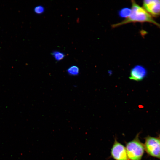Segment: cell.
<instances>
[{
	"label": "cell",
	"instance_id": "cell-1",
	"mask_svg": "<svg viewBox=\"0 0 160 160\" xmlns=\"http://www.w3.org/2000/svg\"><path fill=\"white\" fill-rule=\"evenodd\" d=\"M132 3L131 11L129 16L122 21L113 25L112 27H116L132 22H148L153 23L160 28V24L155 21L143 7L134 1H132Z\"/></svg>",
	"mask_w": 160,
	"mask_h": 160
},
{
	"label": "cell",
	"instance_id": "cell-2",
	"mask_svg": "<svg viewBox=\"0 0 160 160\" xmlns=\"http://www.w3.org/2000/svg\"><path fill=\"white\" fill-rule=\"evenodd\" d=\"M139 133L132 140L126 143V149L129 160H141L144 152V145L139 139Z\"/></svg>",
	"mask_w": 160,
	"mask_h": 160
},
{
	"label": "cell",
	"instance_id": "cell-3",
	"mask_svg": "<svg viewBox=\"0 0 160 160\" xmlns=\"http://www.w3.org/2000/svg\"><path fill=\"white\" fill-rule=\"evenodd\" d=\"M145 150L150 156L160 160V140L159 138L148 136L145 138Z\"/></svg>",
	"mask_w": 160,
	"mask_h": 160
},
{
	"label": "cell",
	"instance_id": "cell-4",
	"mask_svg": "<svg viewBox=\"0 0 160 160\" xmlns=\"http://www.w3.org/2000/svg\"><path fill=\"white\" fill-rule=\"evenodd\" d=\"M111 153L112 157L115 160H129L126 148L116 139H115Z\"/></svg>",
	"mask_w": 160,
	"mask_h": 160
},
{
	"label": "cell",
	"instance_id": "cell-5",
	"mask_svg": "<svg viewBox=\"0 0 160 160\" xmlns=\"http://www.w3.org/2000/svg\"><path fill=\"white\" fill-rule=\"evenodd\" d=\"M143 8L152 17L160 16V0H145L143 1Z\"/></svg>",
	"mask_w": 160,
	"mask_h": 160
},
{
	"label": "cell",
	"instance_id": "cell-6",
	"mask_svg": "<svg viewBox=\"0 0 160 160\" xmlns=\"http://www.w3.org/2000/svg\"><path fill=\"white\" fill-rule=\"evenodd\" d=\"M146 69L140 65H137L134 67L131 70L130 79L139 81L142 80L146 76Z\"/></svg>",
	"mask_w": 160,
	"mask_h": 160
},
{
	"label": "cell",
	"instance_id": "cell-7",
	"mask_svg": "<svg viewBox=\"0 0 160 160\" xmlns=\"http://www.w3.org/2000/svg\"><path fill=\"white\" fill-rule=\"evenodd\" d=\"M131 11V9L128 8H124L119 11V15L121 17L127 18L130 15Z\"/></svg>",
	"mask_w": 160,
	"mask_h": 160
},
{
	"label": "cell",
	"instance_id": "cell-8",
	"mask_svg": "<svg viewBox=\"0 0 160 160\" xmlns=\"http://www.w3.org/2000/svg\"><path fill=\"white\" fill-rule=\"evenodd\" d=\"M52 54L55 59L57 61L62 60L65 57V54L59 51H55L52 52Z\"/></svg>",
	"mask_w": 160,
	"mask_h": 160
},
{
	"label": "cell",
	"instance_id": "cell-9",
	"mask_svg": "<svg viewBox=\"0 0 160 160\" xmlns=\"http://www.w3.org/2000/svg\"><path fill=\"white\" fill-rule=\"evenodd\" d=\"M68 73L71 75H76L79 73V69L78 67L73 66L69 67L67 70Z\"/></svg>",
	"mask_w": 160,
	"mask_h": 160
},
{
	"label": "cell",
	"instance_id": "cell-10",
	"mask_svg": "<svg viewBox=\"0 0 160 160\" xmlns=\"http://www.w3.org/2000/svg\"><path fill=\"white\" fill-rule=\"evenodd\" d=\"M44 11V8L41 5H39L35 7L34 9V12L37 14H42Z\"/></svg>",
	"mask_w": 160,
	"mask_h": 160
},
{
	"label": "cell",
	"instance_id": "cell-11",
	"mask_svg": "<svg viewBox=\"0 0 160 160\" xmlns=\"http://www.w3.org/2000/svg\"><path fill=\"white\" fill-rule=\"evenodd\" d=\"M159 139L160 140V134L159 135Z\"/></svg>",
	"mask_w": 160,
	"mask_h": 160
}]
</instances>
